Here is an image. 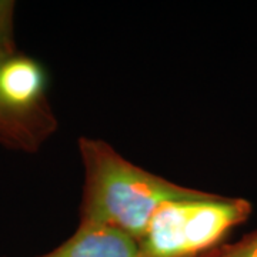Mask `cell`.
Segmentation results:
<instances>
[{"mask_svg": "<svg viewBox=\"0 0 257 257\" xmlns=\"http://www.w3.org/2000/svg\"><path fill=\"white\" fill-rule=\"evenodd\" d=\"M79 152L84 170L80 220L107 224L135 239L140 240L160 206L199 192L132 163L100 139L80 138Z\"/></svg>", "mask_w": 257, "mask_h": 257, "instance_id": "cell-1", "label": "cell"}, {"mask_svg": "<svg viewBox=\"0 0 257 257\" xmlns=\"http://www.w3.org/2000/svg\"><path fill=\"white\" fill-rule=\"evenodd\" d=\"M36 257H143L139 240L123 230L79 220L74 233L62 244Z\"/></svg>", "mask_w": 257, "mask_h": 257, "instance_id": "cell-3", "label": "cell"}, {"mask_svg": "<svg viewBox=\"0 0 257 257\" xmlns=\"http://www.w3.org/2000/svg\"><path fill=\"white\" fill-rule=\"evenodd\" d=\"M251 213L247 199L199 190L160 206L139 244L143 257H200L220 247Z\"/></svg>", "mask_w": 257, "mask_h": 257, "instance_id": "cell-2", "label": "cell"}, {"mask_svg": "<svg viewBox=\"0 0 257 257\" xmlns=\"http://www.w3.org/2000/svg\"><path fill=\"white\" fill-rule=\"evenodd\" d=\"M15 2L0 0V67L10 56L19 52L15 39ZM0 145L25 152L33 153L28 139L18 127V124L8 114V111L0 104Z\"/></svg>", "mask_w": 257, "mask_h": 257, "instance_id": "cell-4", "label": "cell"}, {"mask_svg": "<svg viewBox=\"0 0 257 257\" xmlns=\"http://www.w3.org/2000/svg\"><path fill=\"white\" fill-rule=\"evenodd\" d=\"M226 250L229 257H257V229L239 241L226 244Z\"/></svg>", "mask_w": 257, "mask_h": 257, "instance_id": "cell-5", "label": "cell"}, {"mask_svg": "<svg viewBox=\"0 0 257 257\" xmlns=\"http://www.w3.org/2000/svg\"><path fill=\"white\" fill-rule=\"evenodd\" d=\"M200 257H229V254H227V250H226V244H221L220 247L214 248V250H211V251Z\"/></svg>", "mask_w": 257, "mask_h": 257, "instance_id": "cell-6", "label": "cell"}]
</instances>
